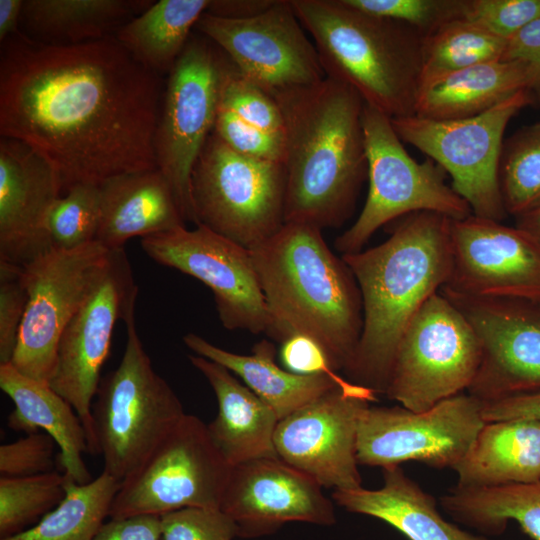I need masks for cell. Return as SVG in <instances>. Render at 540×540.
I'll return each mask as SVG.
<instances>
[{"instance_id": "6da1fadb", "label": "cell", "mask_w": 540, "mask_h": 540, "mask_svg": "<svg viewBox=\"0 0 540 540\" xmlns=\"http://www.w3.org/2000/svg\"><path fill=\"white\" fill-rule=\"evenodd\" d=\"M159 74L114 35L48 44L21 34L2 43L0 135L24 143L52 169L61 196L157 169Z\"/></svg>"}, {"instance_id": "7a4b0ae2", "label": "cell", "mask_w": 540, "mask_h": 540, "mask_svg": "<svg viewBox=\"0 0 540 540\" xmlns=\"http://www.w3.org/2000/svg\"><path fill=\"white\" fill-rule=\"evenodd\" d=\"M270 94L284 123L285 223L342 225L367 178L364 100L327 76Z\"/></svg>"}, {"instance_id": "3957f363", "label": "cell", "mask_w": 540, "mask_h": 540, "mask_svg": "<svg viewBox=\"0 0 540 540\" xmlns=\"http://www.w3.org/2000/svg\"><path fill=\"white\" fill-rule=\"evenodd\" d=\"M451 220L435 212H415L383 243L342 255L358 285L363 310L359 343L344 370L351 382L385 394L405 329L449 280Z\"/></svg>"}, {"instance_id": "277c9868", "label": "cell", "mask_w": 540, "mask_h": 540, "mask_svg": "<svg viewBox=\"0 0 540 540\" xmlns=\"http://www.w3.org/2000/svg\"><path fill=\"white\" fill-rule=\"evenodd\" d=\"M250 252L271 320L267 335L281 343L296 334L311 337L336 371L345 370L362 332L361 295L321 229L284 223Z\"/></svg>"}, {"instance_id": "5b68a950", "label": "cell", "mask_w": 540, "mask_h": 540, "mask_svg": "<svg viewBox=\"0 0 540 540\" xmlns=\"http://www.w3.org/2000/svg\"><path fill=\"white\" fill-rule=\"evenodd\" d=\"M327 77L354 88L389 118L414 115L424 35L345 0H290Z\"/></svg>"}, {"instance_id": "8992f818", "label": "cell", "mask_w": 540, "mask_h": 540, "mask_svg": "<svg viewBox=\"0 0 540 540\" xmlns=\"http://www.w3.org/2000/svg\"><path fill=\"white\" fill-rule=\"evenodd\" d=\"M116 369L102 377L92 404L93 432L103 471L123 482L149 458L186 414L153 368L132 318Z\"/></svg>"}, {"instance_id": "52a82bcc", "label": "cell", "mask_w": 540, "mask_h": 540, "mask_svg": "<svg viewBox=\"0 0 540 540\" xmlns=\"http://www.w3.org/2000/svg\"><path fill=\"white\" fill-rule=\"evenodd\" d=\"M195 225L251 250L284 225L282 162L242 155L214 132L191 175Z\"/></svg>"}, {"instance_id": "ba28073f", "label": "cell", "mask_w": 540, "mask_h": 540, "mask_svg": "<svg viewBox=\"0 0 540 540\" xmlns=\"http://www.w3.org/2000/svg\"><path fill=\"white\" fill-rule=\"evenodd\" d=\"M363 129L367 153L368 195L357 220L335 242L344 254L359 252L383 225L415 212L450 219L472 214L468 203L445 182V171L430 158L413 159L391 118L365 103Z\"/></svg>"}, {"instance_id": "9c48e42d", "label": "cell", "mask_w": 540, "mask_h": 540, "mask_svg": "<svg viewBox=\"0 0 540 540\" xmlns=\"http://www.w3.org/2000/svg\"><path fill=\"white\" fill-rule=\"evenodd\" d=\"M534 93L522 90L468 118L434 120L411 115L392 118L399 138L437 163L451 179L453 190L473 215L502 222L508 215L500 188V162L504 131Z\"/></svg>"}, {"instance_id": "30bf717a", "label": "cell", "mask_w": 540, "mask_h": 540, "mask_svg": "<svg viewBox=\"0 0 540 540\" xmlns=\"http://www.w3.org/2000/svg\"><path fill=\"white\" fill-rule=\"evenodd\" d=\"M479 338L463 313L440 291L405 329L386 396L421 412L467 390L481 362Z\"/></svg>"}, {"instance_id": "8fae6325", "label": "cell", "mask_w": 540, "mask_h": 540, "mask_svg": "<svg viewBox=\"0 0 540 540\" xmlns=\"http://www.w3.org/2000/svg\"><path fill=\"white\" fill-rule=\"evenodd\" d=\"M110 253L98 242L51 248L21 266L28 301L10 362L17 371L49 384L62 332L99 285Z\"/></svg>"}, {"instance_id": "7c38bea8", "label": "cell", "mask_w": 540, "mask_h": 540, "mask_svg": "<svg viewBox=\"0 0 540 540\" xmlns=\"http://www.w3.org/2000/svg\"><path fill=\"white\" fill-rule=\"evenodd\" d=\"M232 467L207 424L185 414L143 465L121 482L109 518L161 516L187 507L220 509Z\"/></svg>"}, {"instance_id": "4fadbf2b", "label": "cell", "mask_w": 540, "mask_h": 540, "mask_svg": "<svg viewBox=\"0 0 540 540\" xmlns=\"http://www.w3.org/2000/svg\"><path fill=\"white\" fill-rule=\"evenodd\" d=\"M226 59L205 36L192 34L162 96L155 135L157 168L170 183L185 221L194 224L191 175L214 129Z\"/></svg>"}, {"instance_id": "5bb4252c", "label": "cell", "mask_w": 540, "mask_h": 540, "mask_svg": "<svg viewBox=\"0 0 540 540\" xmlns=\"http://www.w3.org/2000/svg\"><path fill=\"white\" fill-rule=\"evenodd\" d=\"M482 408L483 401L468 392L421 412L401 405H369L358 423V464L384 469L418 461L453 469L486 423Z\"/></svg>"}, {"instance_id": "9a60e30c", "label": "cell", "mask_w": 540, "mask_h": 540, "mask_svg": "<svg viewBox=\"0 0 540 540\" xmlns=\"http://www.w3.org/2000/svg\"><path fill=\"white\" fill-rule=\"evenodd\" d=\"M137 295L138 286L124 248L112 250L102 280L66 325L58 343L49 385L80 417L92 455H98L91 409L101 370L109 357L117 322L134 318Z\"/></svg>"}, {"instance_id": "2e32d148", "label": "cell", "mask_w": 540, "mask_h": 540, "mask_svg": "<svg viewBox=\"0 0 540 540\" xmlns=\"http://www.w3.org/2000/svg\"><path fill=\"white\" fill-rule=\"evenodd\" d=\"M141 247L155 262L208 286L225 328L268 333L271 320L249 249L201 225L143 237Z\"/></svg>"}, {"instance_id": "e0dca14e", "label": "cell", "mask_w": 540, "mask_h": 540, "mask_svg": "<svg viewBox=\"0 0 540 540\" xmlns=\"http://www.w3.org/2000/svg\"><path fill=\"white\" fill-rule=\"evenodd\" d=\"M248 79L269 94L320 82V56L290 0H275L263 13L228 19L204 13L195 27Z\"/></svg>"}, {"instance_id": "ac0fdd59", "label": "cell", "mask_w": 540, "mask_h": 540, "mask_svg": "<svg viewBox=\"0 0 540 540\" xmlns=\"http://www.w3.org/2000/svg\"><path fill=\"white\" fill-rule=\"evenodd\" d=\"M440 292L467 318L481 344L469 394L488 402L540 390L539 301Z\"/></svg>"}, {"instance_id": "d6986e66", "label": "cell", "mask_w": 540, "mask_h": 540, "mask_svg": "<svg viewBox=\"0 0 540 540\" xmlns=\"http://www.w3.org/2000/svg\"><path fill=\"white\" fill-rule=\"evenodd\" d=\"M450 239L451 274L440 290L540 302V243L529 233L470 214L451 220Z\"/></svg>"}, {"instance_id": "ffe728a7", "label": "cell", "mask_w": 540, "mask_h": 540, "mask_svg": "<svg viewBox=\"0 0 540 540\" xmlns=\"http://www.w3.org/2000/svg\"><path fill=\"white\" fill-rule=\"evenodd\" d=\"M370 402L332 389L279 420L275 432L278 457L307 474L323 488L362 487L356 456L357 430Z\"/></svg>"}, {"instance_id": "44dd1931", "label": "cell", "mask_w": 540, "mask_h": 540, "mask_svg": "<svg viewBox=\"0 0 540 540\" xmlns=\"http://www.w3.org/2000/svg\"><path fill=\"white\" fill-rule=\"evenodd\" d=\"M322 489L280 458L256 459L232 467L220 509L243 539L272 535L289 522L332 526L334 503Z\"/></svg>"}, {"instance_id": "7402d4cb", "label": "cell", "mask_w": 540, "mask_h": 540, "mask_svg": "<svg viewBox=\"0 0 540 540\" xmlns=\"http://www.w3.org/2000/svg\"><path fill=\"white\" fill-rule=\"evenodd\" d=\"M60 190L50 166L24 143L0 140V261L23 266L51 249L47 220Z\"/></svg>"}, {"instance_id": "603a6c76", "label": "cell", "mask_w": 540, "mask_h": 540, "mask_svg": "<svg viewBox=\"0 0 540 540\" xmlns=\"http://www.w3.org/2000/svg\"><path fill=\"white\" fill-rule=\"evenodd\" d=\"M99 192L96 242L109 251L123 249L134 237L185 227L175 193L158 168L112 177L99 185Z\"/></svg>"}, {"instance_id": "cb8c5ba5", "label": "cell", "mask_w": 540, "mask_h": 540, "mask_svg": "<svg viewBox=\"0 0 540 540\" xmlns=\"http://www.w3.org/2000/svg\"><path fill=\"white\" fill-rule=\"evenodd\" d=\"M189 360L215 393L218 412L207 428L228 463L279 458L274 443L279 418L274 410L224 366L198 355Z\"/></svg>"}, {"instance_id": "d4e9b609", "label": "cell", "mask_w": 540, "mask_h": 540, "mask_svg": "<svg viewBox=\"0 0 540 540\" xmlns=\"http://www.w3.org/2000/svg\"><path fill=\"white\" fill-rule=\"evenodd\" d=\"M332 500L346 511L379 519L408 540H490L445 519L435 498L424 491L400 466L383 469V485L334 490Z\"/></svg>"}, {"instance_id": "484cf974", "label": "cell", "mask_w": 540, "mask_h": 540, "mask_svg": "<svg viewBox=\"0 0 540 540\" xmlns=\"http://www.w3.org/2000/svg\"><path fill=\"white\" fill-rule=\"evenodd\" d=\"M0 388L14 404L9 427L26 434L43 430L58 445L62 471L76 483L90 482L83 460V454L89 452L86 432L69 402L48 383L21 374L10 363L0 365Z\"/></svg>"}, {"instance_id": "4316f807", "label": "cell", "mask_w": 540, "mask_h": 540, "mask_svg": "<svg viewBox=\"0 0 540 540\" xmlns=\"http://www.w3.org/2000/svg\"><path fill=\"white\" fill-rule=\"evenodd\" d=\"M453 470L457 487L490 488L540 480V422H486Z\"/></svg>"}, {"instance_id": "83f0119b", "label": "cell", "mask_w": 540, "mask_h": 540, "mask_svg": "<svg viewBox=\"0 0 540 540\" xmlns=\"http://www.w3.org/2000/svg\"><path fill=\"white\" fill-rule=\"evenodd\" d=\"M183 342L196 355L214 361L238 376L274 410L279 420L332 389L340 388L328 376L300 375L279 367L275 362L276 349L267 340L257 343L250 355L227 351L195 333H187Z\"/></svg>"}, {"instance_id": "f1b7e54d", "label": "cell", "mask_w": 540, "mask_h": 540, "mask_svg": "<svg viewBox=\"0 0 540 540\" xmlns=\"http://www.w3.org/2000/svg\"><path fill=\"white\" fill-rule=\"evenodd\" d=\"M522 90H530L529 71L523 62L481 63L422 86L414 115L434 120L473 117Z\"/></svg>"}, {"instance_id": "f546056e", "label": "cell", "mask_w": 540, "mask_h": 540, "mask_svg": "<svg viewBox=\"0 0 540 540\" xmlns=\"http://www.w3.org/2000/svg\"><path fill=\"white\" fill-rule=\"evenodd\" d=\"M150 0H26L21 18L48 44H76L112 36L148 9ZM35 36V37H36Z\"/></svg>"}, {"instance_id": "4dcf8cb0", "label": "cell", "mask_w": 540, "mask_h": 540, "mask_svg": "<svg viewBox=\"0 0 540 540\" xmlns=\"http://www.w3.org/2000/svg\"><path fill=\"white\" fill-rule=\"evenodd\" d=\"M210 0H160L122 25L114 34L144 67L171 71Z\"/></svg>"}, {"instance_id": "1f68e13d", "label": "cell", "mask_w": 540, "mask_h": 540, "mask_svg": "<svg viewBox=\"0 0 540 540\" xmlns=\"http://www.w3.org/2000/svg\"><path fill=\"white\" fill-rule=\"evenodd\" d=\"M439 501L456 522L484 536L502 534L512 520L532 540H540V480L490 488L455 486Z\"/></svg>"}, {"instance_id": "d6a6232c", "label": "cell", "mask_w": 540, "mask_h": 540, "mask_svg": "<svg viewBox=\"0 0 540 540\" xmlns=\"http://www.w3.org/2000/svg\"><path fill=\"white\" fill-rule=\"evenodd\" d=\"M120 486L104 471L85 484L67 476L65 497L53 510L27 530L0 540H94Z\"/></svg>"}, {"instance_id": "836d02e7", "label": "cell", "mask_w": 540, "mask_h": 540, "mask_svg": "<svg viewBox=\"0 0 540 540\" xmlns=\"http://www.w3.org/2000/svg\"><path fill=\"white\" fill-rule=\"evenodd\" d=\"M507 41L464 18L442 25L424 37L420 88L462 69L502 60Z\"/></svg>"}, {"instance_id": "e575fe53", "label": "cell", "mask_w": 540, "mask_h": 540, "mask_svg": "<svg viewBox=\"0 0 540 540\" xmlns=\"http://www.w3.org/2000/svg\"><path fill=\"white\" fill-rule=\"evenodd\" d=\"M500 188L507 214L518 217L540 205V122L504 142Z\"/></svg>"}, {"instance_id": "d590c367", "label": "cell", "mask_w": 540, "mask_h": 540, "mask_svg": "<svg viewBox=\"0 0 540 540\" xmlns=\"http://www.w3.org/2000/svg\"><path fill=\"white\" fill-rule=\"evenodd\" d=\"M64 472L0 478V538L21 533L53 510L65 497Z\"/></svg>"}, {"instance_id": "8d00e7d4", "label": "cell", "mask_w": 540, "mask_h": 540, "mask_svg": "<svg viewBox=\"0 0 540 540\" xmlns=\"http://www.w3.org/2000/svg\"><path fill=\"white\" fill-rule=\"evenodd\" d=\"M100 221L99 185L79 184L54 202L47 220L51 248L73 250L96 242Z\"/></svg>"}, {"instance_id": "74e56055", "label": "cell", "mask_w": 540, "mask_h": 540, "mask_svg": "<svg viewBox=\"0 0 540 540\" xmlns=\"http://www.w3.org/2000/svg\"><path fill=\"white\" fill-rule=\"evenodd\" d=\"M219 105L244 122L284 139L283 117L273 96L245 77L228 57L221 78Z\"/></svg>"}, {"instance_id": "f35d334b", "label": "cell", "mask_w": 540, "mask_h": 540, "mask_svg": "<svg viewBox=\"0 0 540 540\" xmlns=\"http://www.w3.org/2000/svg\"><path fill=\"white\" fill-rule=\"evenodd\" d=\"M363 12L393 19L427 36L463 17L465 0H345Z\"/></svg>"}, {"instance_id": "ab89813d", "label": "cell", "mask_w": 540, "mask_h": 540, "mask_svg": "<svg viewBox=\"0 0 540 540\" xmlns=\"http://www.w3.org/2000/svg\"><path fill=\"white\" fill-rule=\"evenodd\" d=\"M162 540H234L235 522L221 509L187 507L160 516Z\"/></svg>"}, {"instance_id": "60d3db41", "label": "cell", "mask_w": 540, "mask_h": 540, "mask_svg": "<svg viewBox=\"0 0 540 540\" xmlns=\"http://www.w3.org/2000/svg\"><path fill=\"white\" fill-rule=\"evenodd\" d=\"M462 18L509 40L540 18V0H465Z\"/></svg>"}, {"instance_id": "b9f144b4", "label": "cell", "mask_w": 540, "mask_h": 540, "mask_svg": "<svg viewBox=\"0 0 540 540\" xmlns=\"http://www.w3.org/2000/svg\"><path fill=\"white\" fill-rule=\"evenodd\" d=\"M284 366L291 372L300 375H325L333 379L348 395L376 402L373 390L343 378L332 367L324 349L311 337L296 334L282 342L280 351Z\"/></svg>"}, {"instance_id": "7bdbcfd3", "label": "cell", "mask_w": 540, "mask_h": 540, "mask_svg": "<svg viewBox=\"0 0 540 540\" xmlns=\"http://www.w3.org/2000/svg\"><path fill=\"white\" fill-rule=\"evenodd\" d=\"M213 132L232 150L283 163L284 139L262 131L219 105Z\"/></svg>"}, {"instance_id": "ee69618b", "label": "cell", "mask_w": 540, "mask_h": 540, "mask_svg": "<svg viewBox=\"0 0 540 540\" xmlns=\"http://www.w3.org/2000/svg\"><path fill=\"white\" fill-rule=\"evenodd\" d=\"M55 440L46 433L34 432L0 446L1 477H26L54 470Z\"/></svg>"}, {"instance_id": "f6af8a7d", "label": "cell", "mask_w": 540, "mask_h": 540, "mask_svg": "<svg viewBox=\"0 0 540 540\" xmlns=\"http://www.w3.org/2000/svg\"><path fill=\"white\" fill-rule=\"evenodd\" d=\"M21 266L0 261V365L10 363L25 315L28 295Z\"/></svg>"}, {"instance_id": "bcb514c9", "label": "cell", "mask_w": 540, "mask_h": 540, "mask_svg": "<svg viewBox=\"0 0 540 540\" xmlns=\"http://www.w3.org/2000/svg\"><path fill=\"white\" fill-rule=\"evenodd\" d=\"M502 60L526 64L530 90L540 93V18L529 23L507 41Z\"/></svg>"}, {"instance_id": "7dc6e473", "label": "cell", "mask_w": 540, "mask_h": 540, "mask_svg": "<svg viewBox=\"0 0 540 540\" xmlns=\"http://www.w3.org/2000/svg\"><path fill=\"white\" fill-rule=\"evenodd\" d=\"M94 540H162L160 516L136 515L109 518Z\"/></svg>"}, {"instance_id": "c3c4849f", "label": "cell", "mask_w": 540, "mask_h": 540, "mask_svg": "<svg viewBox=\"0 0 540 540\" xmlns=\"http://www.w3.org/2000/svg\"><path fill=\"white\" fill-rule=\"evenodd\" d=\"M485 422L529 419L540 422V390L483 402Z\"/></svg>"}, {"instance_id": "681fc988", "label": "cell", "mask_w": 540, "mask_h": 540, "mask_svg": "<svg viewBox=\"0 0 540 540\" xmlns=\"http://www.w3.org/2000/svg\"><path fill=\"white\" fill-rule=\"evenodd\" d=\"M275 0H210L206 13L228 19H247L272 6Z\"/></svg>"}, {"instance_id": "f907efd6", "label": "cell", "mask_w": 540, "mask_h": 540, "mask_svg": "<svg viewBox=\"0 0 540 540\" xmlns=\"http://www.w3.org/2000/svg\"><path fill=\"white\" fill-rule=\"evenodd\" d=\"M23 0H0V41L16 35L22 15Z\"/></svg>"}, {"instance_id": "816d5d0a", "label": "cell", "mask_w": 540, "mask_h": 540, "mask_svg": "<svg viewBox=\"0 0 540 540\" xmlns=\"http://www.w3.org/2000/svg\"><path fill=\"white\" fill-rule=\"evenodd\" d=\"M516 226L540 243V205L516 217Z\"/></svg>"}]
</instances>
